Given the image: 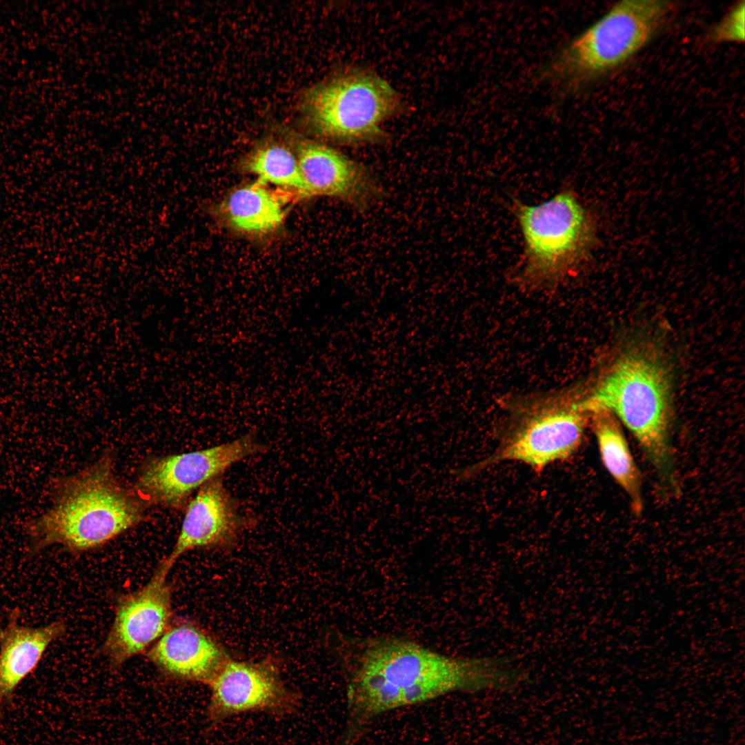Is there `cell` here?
Masks as SVG:
<instances>
[{
	"instance_id": "1",
	"label": "cell",
	"mask_w": 745,
	"mask_h": 745,
	"mask_svg": "<svg viewBox=\"0 0 745 745\" xmlns=\"http://www.w3.org/2000/svg\"><path fill=\"white\" fill-rule=\"evenodd\" d=\"M347 721L339 745H356L378 716L454 692L510 691L525 673L506 657H457L394 636L346 637Z\"/></svg>"
},
{
	"instance_id": "2",
	"label": "cell",
	"mask_w": 745,
	"mask_h": 745,
	"mask_svg": "<svg viewBox=\"0 0 745 745\" xmlns=\"http://www.w3.org/2000/svg\"><path fill=\"white\" fill-rule=\"evenodd\" d=\"M112 453L54 480L50 506L26 525L28 556L52 546L72 553L101 546L141 523L148 502L116 475Z\"/></svg>"
},
{
	"instance_id": "3",
	"label": "cell",
	"mask_w": 745,
	"mask_h": 745,
	"mask_svg": "<svg viewBox=\"0 0 745 745\" xmlns=\"http://www.w3.org/2000/svg\"><path fill=\"white\" fill-rule=\"evenodd\" d=\"M669 381L652 350L634 346L613 361L595 389L579 401L588 415L609 412L630 431L659 480L677 493L671 437Z\"/></svg>"
},
{
	"instance_id": "4",
	"label": "cell",
	"mask_w": 745,
	"mask_h": 745,
	"mask_svg": "<svg viewBox=\"0 0 745 745\" xmlns=\"http://www.w3.org/2000/svg\"><path fill=\"white\" fill-rule=\"evenodd\" d=\"M667 0H624L562 45L538 77L559 93L574 96L626 63L644 48L672 14Z\"/></svg>"
},
{
	"instance_id": "5",
	"label": "cell",
	"mask_w": 745,
	"mask_h": 745,
	"mask_svg": "<svg viewBox=\"0 0 745 745\" xmlns=\"http://www.w3.org/2000/svg\"><path fill=\"white\" fill-rule=\"evenodd\" d=\"M524 239L519 277L528 285L553 284L578 272L596 243L593 215L565 188L537 205L513 203Z\"/></svg>"
},
{
	"instance_id": "6",
	"label": "cell",
	"mask_w": 745,
	"mask_h": 745,
	"mask_svg": "<svg viewBox=\"0 0 745 745\" xmlns=\"http://www.w3.org/2000/svg\"><path fill=\"white\" fill-rule=\"evenodd\" d=\"M399 107V97L389 83L359 68L315 85L303 102L305 119L317 135L352 146L382 141V125Z\"/></svg>"
},
{
	"instance_id": "7",
	"label": "cell",
	"mask_w": 745,
	"mask_h": 745,
	"mask_svg": "<svg viewBox=\"0 0 745 745\" xmlns=\"http://www.w3.org/2000/svg\"><path fill=\"white\" fill-rule=\"evenodd\" d=\"M588 415L579 401L549 402L517 413L499 431L493 453L479 462L453 470V476L467 480L504 461L524 464L539 473L577 453Z\"/></svg>"
},
{
	"instance_id": "8",
	"label": "cell",
	"mask_w": 745,
	"mask_h": 745,
	"mask_svg": "<svg viewBox=\"0 0 745 745\" xmlns=\"http://www.w3.org/2000/svg\"><path fill=\"white\" fill-rule=\"evenodd\" d=\"M263 448L255 436L246 435L203 450L150 457L141 465L134 487L149 505L179 510L193 491Z\"/></svg>"
},
{
	"instance_id": "9",
	"label": "cell",
	"mask_w": 745,
	"mask_h": 745,
	"mask_svg": "<svg viewBox=\"0 0 745 745\" xmlns=\"http://www.w3.org/2000/svg\"><path fill=\"white\" fill-rule=\"evenodd\" d=\"M208 685L207 720L212 726L246 713H290L299 702L277 670L267 663L228 659Z\"/></svg>"
},
{
	"instance_id": "10",
	"label": "cell",
	"mask_w": 745,
	"mask_h": 745,
	"mask_svg": "<svg viewBox=\"0 0 745 745\" xmlns=\"http://www.w3.org/2000/svg\"><path fill=\"white\" fill-rule=\"evenodd\" d=\"M172 566L163 559L144 586L118 601L103 646L114 665L147 650L170 627L172 595L167 577Z\"/></svg>"
},
{
	"instance_id": "11",
	"label": "cell",
	"mask_w": 745,
	"mask_h": 745,
	"mask_svg": "<svg viewBox=\"0 0 745 745\" xmlns=\"http://www.w3.org/2000/svg\"><path fill=\"white\" fill-rule=\"evenodd\" d=\"M295 154L310 197L338 199L365 211L384 195L380 182L367 167L329 146L298 139Z\"/></svg>"
},
{
	"instance_id": "12",
	"label": "cell",
	"mask_w": 745,
	"mask_h": 745,
	"mask_svg": "<svg viewBox=\"0 0 745 745\" xmlns=\"http://www.w3.org/2000/svg\"><path fill=\"white\" fill-rule=\"evenodd\" d=\"M244 520L220 477H215L186 504L177 541L164 559L173 565L190 550L230 545L243 529Z\"/></svg>"
},
{
	"instance_id": "13",
	"label": "cell",
	"mask_w": 745,
	"mask_h": 745,
	"mask_svg": "<svg viewBox=\"0 0 745 745\" xmlns=\"http://www.w3.org/2000/svg\"><path fill=\"white\" fill-rule=\"evenodd\" d=\"M168 677L209 684L229 659L203 630L188 623L170 626L148 652Z\"/></svg>"
},
{
	"instance_id": "14",
	"label": "cell",
	"mask_w": 745,
	"mask_h": 745,
	"mask_svg": "<svg viewBox=\"0 0 745 745\" xmlns=\"http://www.w3.org/2000/svg\"><path fill=\"white\" fill-rule=\"evenodd\" d=\"M21 615L20 609L14 608L6 624L0 622V710L66 630L61 620L41 626L25 625L21 622Z\"/></svg>"
},
{
	"instance_id": "15",
	"label": "cell",
	"mask_w": 745,
	"mask_h": 745,
	"mask_svg": "<svg viewBox=\"0 0 745 745\" xmlns=\"http://www.w3.org/2000/svg\"><path fill=\"white\" fill-rule=\"evenodd\" d=\"M602 461L628 498L633 513L644 508L641 474L615 417L609 412L590 415Z\"/></svg>"
},
{
	"instance_id": "16",
	"label": "cell",
	"mask_w": 745,
	"mask_h": 745,
	"mask_svg": "<svg viewBox=\"0 0 745 745\" xmlns=\"http://www.w3.org/2000/svg\"><path fill=\"white\" fill-rule=\"evenodd\" d=\"M220 212L232 228L252 235L275 231L285 218L281 199L259 181L234 190L223 200Z\"/></svg>"
},
{
	"instance_id": "17",
	"label": "cell",
	"mask_w": 745,
	"mask_h": 745,
	"mask_svg": "<svg viewBox=\"0 0 745 745\" xmlns=\"http://www.w3.org/2000/svg\"><path fill=\"white\" fill-rule=\"evenodd\" d=\"M246 167L258 177L259 182L292 190L304 197H310L301 175L296 154L284 143L268 140L259 144L248 155Z\"/></svg>"
},
{
	"instance_id": "18",
	"label": "cell",
	"mask_w": 745,
	"mask_h": 745,
	"mask_svg": "<svg viewBox=\"0 0 745 745\" xmlns=\"http://www.w3.org/2000/svg\"><path fill=\"white\" fill-rule=\"evenodd\" d=\"M745 1H737L712 28L709 37L715 43L744 41Z\"/></svg>"
}]
</instances>
